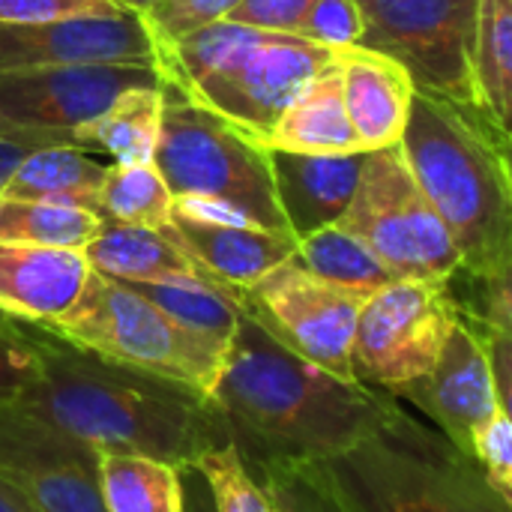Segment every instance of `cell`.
Wrapping results in <instances>:
<instances>
[{
	"instance_id": "1",
	"label": "cell",
	"mask_w": 512,
	"mask_h": 512,
	"mask_svg": "<svg viewBox=\"0 0 512 512\" xmlns=\"http://www.w3.org/2000/svg\"><path fill=\"white\" fill-rule=\"evenodd\" d=\"M210 402L252 471L330 462L405 414L390 393L309 363L246 312Z\"/></svg>"
},
{
	"instance_id": "2",
	"label": "cell",
	"mask_w": 512,
	"mask_h": 512,
	"mask_svg": "<svg viewBox=\"0 0 512 512\" xmlns=\"http://www.w3.org/2000/svg\"><path fill=\"white\" fill-rule=\"evenodd\" d=\"M39 348V372L18 405L45 417L99 456H147L174 468L225 447L228 432L198 390L138 372L30 324Z\"/></svg>"
},
{
	"instance_id": "3",
	"label": "cell",
	"mask_w": 512,
	"mask_h": 512,
	"mask_svg": "<svg viewBox=\"0 0 512 512\" xmlns=\"http://www.w3.org/2000/svg\"><path fill=\"white\" fill-rule=\"evenodd\" d=\"M501 129L417 90L399 141L408 168L447 225L465 279H486L512 252V177Z\"/></svg>"
},
{
	"instance_id": "4",
	"label": "cell",
	"mask_w": 512,
	"mask_h": 512,
	"mask_svg": "<svg viewBox=\"0 0 512 512\" xmlns=\"http://www.w3.org/2000/svg\"><path fill=\"white\" fill-rule=\"evenodd\" d=\"M333 57V48L294 33L216 21L162 48L159 72L165 87L267 144L285 108Z\"/></svg>"
},
{
	"instance_id": "5",
	"label": "cell",
	"mask_w": 512,
	"mask_h": 512,
	"mask_svg": "<svg viewBox=\"0 0 512 512\" xmlns=\"http://www.w3.org/2000/svg\"><path fill=\"white\" fill-rule=\"evenodd\" d=\"M321 468L348 512H512L468 453L408 411Z\"/></svg>"
},
{
	"instance_id": "6",
	"label": "cell",
	"mask_w": 512,
	"mask_h": 512,
	"mask_svg": "<svg viewBox=\"0 0 512 512\" xmlns=\"http://www.w3.org/2000/svg\"><path fill=\"white\" fill-rule=\"evenodd\" d=\"M45 330L102 360L186 384L207 399L228 357L225 348L183 330L132 285L96 270H90L81 297Z\"/></svg>"
},
{
	"instance_id": "7",
	"label": "cell",
	"mask_w": 512,
	"mask_h": 512,
	"mask_svg": "<svg viewBox=\"0 0 512 512\" xmlns=\"http://www.w3.org/2000/svg\"><path fill=\"white\" fill-rule=\"evenodd\" d=\"M153 165L174 198H207L225 204L252 228L291 234L276 198L267 147L171 87H165Z\"/></svg>"
},
{
	"instance_id": "8",
	"label": "cell",
	"mask_w": 512,
	"mask_h": 512,
	"mask_svg": "<svg viewBox=\"0 0 512 512\" xmlns=\"http://www.w3.org/2000/svg\"><path fill=\"white\" fill-rule=\"evenodd\" d=\"M357 6L363 48L402 63L417 90L486 117L477 87L480 0H357Z\"/></svg>"
},
{
	"instance_id": "9",
	"label": "cell",
	"mask_w": 512,
	"mask_h": 512,
	"mask_svg": "<svg viewBox=\"0 0 512 512\" xmlns=\"http://www.w3.org/2000/svg\"><path fill=\"white\" fill-rule=\"evenodd\" d=\"M336 225L357 234L393 279L450 282L462 273L459 249L399 144L366 153L354 201Z\"/></svg>"
},
{
	"instance_id": "10",
	"label": "cell",
	"mask_w": 512,
	"mask_h": 512,
	"mask_svg": "<svg viewBox=\"0 0 512 512\" xmlns=\"http://www.w3.org/2000/svg\"><path fill=\"white\" fill-rule=\"evenodd\" d=\"M459 318L462 306L450 282L396 279L384 285L363 303L357 321L354 378L396 399L402 387L435 369Z\"/></svg>"
},
{
	"instance_id": "11",
	"label": "cell",
	"mask_w": 512,
	"mask_h": 512,
	"mask_svg": "<svg viewBox=\"0 0 512 512\" xmlns=\"http://www.w3.org/2000/svg\"><path fill=\"white\" fill-rule=\"evenodd\" d=\"M369 297L372 294L324 282L291 258L252 288L240 291L237 303L294 354L339 378L357 381L351 369V348Z\"/></svg>"
},
{
	"instance_id": "12",
	"label": "cell",
	"mask_w": 512,
	"mask_h": 512,
	"mask_svg": "<svg viewBox=\"0 0 512 512\" xmlns=\"http://www.w3.org/2000/svg\"><path fill=\"white\" fill-rule=\"evenodd\" d=\"M0 477L42 512H108L99 453L18 402L0 405Z\"/></svg>"
},
{
	"instance_id": "13",
	"label": "cell",
	"mask_w": 512,
	"mask_h": 512,
	"mask_svg": "<svg viewBox=\"0 0 512 512\" xmlns=\"http://www.w3.org/2000/svg\"><path fill=\"white\" fill-rule=\"evenodd\" d=\"M159 66L78 63L0 72V117L33 129H81L132 87H162Z\"/></svg>"
},
{
	"instance_id": "14",
	"label": "cell",
	"mask_w": 512,
	"mask_h": 512,
	"mask_svg": "<svg viewBox=\"0 0 512 512\" xmlns=\"http://www.w3.org/2000/svg\"><path fill=\"white\" fill-rule=\"evenodd\" d=\"M78 63L159 66V48L138 12L0 24V72Z\"/></svg>"
},
{
	"instance_id": "15",
	"label": "cell",
	"mask_w": 512,
	"mask_h": 512,
	"mask_svg": "<svg viewBox=\"0 0 512 512\" xmlns=\"http://www.w3.org/2000/svg\"><path fill=\"white\" fill-rule=\"evenodd\" d=\"M396 399L411 402L441 435L471 456L474 435L501 411V405L489 348L480 327L465 312L453 327L435 369L402 387Z\"/></svg>"
},
{
	"instance_id": "16",
	"label": "cell",
	"mask_w": 512,
	"mask_h": 512,
	"mask_svg": "<svg viewBox=\"0 0 512 512\" xmlns=\"http://www.w3.org/2000/svg\"><path fill=\"white\" fill-rule=\"evenodd\" d=\"M165 231L213 285L231 291L234 297L291 261L300 243L291 234L195 219L177 210H171V222L165 225Z\"/></svg>"
},
{
	"instance_id": "17",
	"label": "cell",
	"mask_w": 512,
	"mask_h": 512,
	"mask_svg": "<svg viewBox=\"0 0 512 512\" xmlns=\"http://www.w3.org/2000/svg\"><path fill=\"white\" fill-rule=\"evenodd\" d=\"M279 207L297 240L336 225L360 186L366 153L318 156L267 147Z\"/></svg>"
},
{
	"instance_id": "18",
	"label": "cell",
	"mask_w": 512,
	"mask_h": 512,
	"mask_svg": "<svg viewBox=\"0 0 512 512\" xmlns=\"http://www.w3.org/2000/svg\"><path fill=\"white\" fill-rule=\"evenodd\" d=\"M87 276L84 252L0 243V315L45 327L81 297Z\"/></svg>"
},
{
	"instance_id": "19",
	"label": "cell",
	"mask_w": 512,
	"mask_h": 512,
	"mask_svg": "<svg viewBox=\"0 0 512 512\" xmlns=\"http://www.w3.org/2000/svg\"><path fill=\"white\" fill-rule=\"evenodd\" d=\"M336 63L342 72L348 117L363 141V150L369 153L399 144L417 93L408 69L363 45L336 48Z\"/></svg>"
},
{
	"instance_id": "20",
	"label": "cell",
	"mask_w": 512,
	"mask_h": 512,
	"mask_svg": "<svg viewBox=\"0 0 512 512\" xmlns=\"http://www.w3.org/2000/svg\"><path fill=\"white\" fill-rule=\"evenodd\" d=\"M264 147L291 150V153H318V156H345L366 153L363 141L348 117L342 72L333 57L285 108L273 126Z\"/></svg>"
},
{
	"instance_id": "21",
	"label": "cell",
	"mask_w": 512,
	"mask_h": 512,
	"mask_svg": "<svg viewBox=\"0 0 512 512\" xmlns=\"http://www.w3.org/2000/svg\"><path fill=\"white\" fill-rule=\"evenodd\" d=\"M84 258L90 270L129 285L180 282V279L210 282L198 270V264L168 237L165 228H144V225H123L114 219H102L96 237L84 249Z\"/></svg>"
},
{
	"instance_id": "22",
	"label": "cell",
	"mask_w": 512,
	"mask_h": 512,
	"mask_svg": "<svg viewBox=\"0 0 512 512\" xmlns=\"http://www.w3.org/2000/svg\"><path fill=\"white\" fill-rule=\"evenodd\" d=\"M105 171L108 165L96 162L87 150H75V147L36 150L12 171V177L0 189V198L66 204L96 213Z\"/></svg>"
},
{
	"instance_id": "23",
	"label": "cell",
	"mask_w": 512,
	"mask_h": 512,
	"mask_svg": "<svg viewBox=\"0 0 512 512\" xmlns=\"http://www.w3.org/2000/svg\"><path fill=\"white\" fill-rule=\"evenodd\" d=\"M162 108L165 84L126 90L99 120L81 126L90 153L102 150L117 165H150L162 132Z\"/></svg>"
},
{
	"instance_id": "24",
	"label": "cell",
	"mask_w": 512,
	"mask_h": 512,
	"mask_svg": "<svg viewBox=\"0 0 512 512\" xmlns=\"http://www.w3.org/2000/svg\"><path fill=\"white\" fill-rule=\"evenodd\" d=\"M108 512H183V471L147 456H99Z\"/></svg>"
},
{
	"instance_id": "25",
	"label": "cell",
	"mask_w": 512,
	"mask_h": 512,
	"mask_svg": "<svg viewBox=\"0 0 512 512\" xmlns=\"http://www.w3.org/2000/svg\"><path fill=\"white\" fill-rule=\"evenodd\" d=\"M132 288L141 291L150 303H156L183 330H189L225 351L231 348V339H234L240 315H243V309L231 291H225L213 282H201V279L138 282Z\"/></svg>"
},
{
	"instance_id": "26",
	"label": "cell",
	"mask_w": 512,
	"mask_h": 512,
	"mask_svg": "<svg viewBox=\"0 0 512 512\" xmlns=\"http://www.w3.org/2000/svg\"><path fill=\"white\" fill-rule=\"evenodd\" d=\"M294 261L318 279L360 294H375L384 285L396 282L393 273L375 258V252L342 225H327L303 237L297 243Z\"/></svg>"
},
{
	"instance_id": "27",
	"label": "cell",
	"mask_w": 512,
	"mask_h": 512,
	"mask_svg": "<svg viewBox=\"0 0 512 512\" xmlns=\"http://www.w3.org/2000/svg\"><path fill=\"white\" fill-rule=\"evenodd\" d=\"M102 219L84 207L0 198V243L84 252Z\"/></svg>"
},
{
	"instance_id": "28",
	"label": "cell",
	"mask_w": 512,
	"mask_h": 512,
	"mask_svg": "<svg viewBox=\"0 0 512 512\" xmlns=\"http://www.w3.org/2000/svg\"><path fill=\"white\" fill-rule=\"evenodd\" d=\"M477 87L486 117L512 132V9L504 0H480Z\"/></svg>"
},
{
	"instance_id": "29",
	"label": "cell",
	"mask_w": 512,
	"mask_h": 512,
	"mask_svg": "<svg viewBox=\"0 0 512 512\" xmlns=\"http://www.w3.org/2000/svg\"><path fill=\"white\" fill-rule=\"evenodd\" d=\"M174 195L162 180L159 168L150 165H108L99 189V219L123 225L165 228L171 222Z\"/></svg>"
},
{
	"instance_id": "30",
	"label": "cell",
	"mask_w": 512,
	"mask_h": 512,
	"mask_svg": "<svg viewBox=\"0 0 512 512\" xmlns=\"http://www.w3.org/2000/svg\"><path fill=\"white\" fill-rule=\"evenodd\" d=\"M195 468L213 495L216 512H279L267 486L246 465L234 444L207 450Z\"/></svg>"
},
{
	"instance_id": "31",
	"label": "cell",
	"mask_w": 512,
	"mask_h": 512,
	"mask_svg": "<svg viewBox=\"0 0 512 512\" xmlns=\"http://www.w3.org/2000/svg\"><path fill=\"white\" fill-rule=\"evenodd\" d=\"M279 512H348L321 465L255 468Z\"/></svg>"
},
{
	"instance_id": "32",
	"label": "cell",
	"mask_w": 512,
	"mask_h": 512,
	"mask_svg": "<svg viewBox=\"0 0 512 512\" xmlns=\"http://www.w3.org/2000/svg\"><path fill=\"white\" fill-rule=\"evenodd\" d=\"M240 0H156L141 15L156 48H168L198 27L222 21Z\"/></svg>"
},
{
	"instance_id": "33",
	"label": "cell",
	"mask_w": 512,
	"mask_h": 512,
	"mask_svg": "<svg viewBox=\"0 0 512 512\" xmlns=\"http://www.w3.org/2000/svg\"><path fill=\"white\" fill-rule=\"evenodd\" d=\"M39 372V348L30 324L0 315V405L18 402Z\"/></svg>"
},
{
	"instance_id": "34",
	"label": "cell",
	"mask_w": 512,
	"mask_h": 512,
	"mask_svg": "<svg viewBox=\"0 0 512 512\" xmlns=\"http://www.w3.org/2000/svg\"><path fill=\"white\" fill-rule=\"evenodd\" d=\"M48 147H75L90 153V144L81 129H33L0 117V189L30 153Z\"/></svg>"
},
{
	"instance_id": "35",
	"label": "cell",
	"mask_w": 512,
	"mask_h": 512,
	"mask_svg": "<svg viewBox=\"0 0 512 512\" xmlns=\"http://www.w3.org/2000/svg\"><path fill=\"white\" fill-rule=\"evenodd\" d=\"M465 282H468V294H459L453 288L462 312L471 315L480 324H489V327H498L504 333H512V252L498 273H492L486 279H465Z\"/></svg>"
},
{
	"instance_id": "36",
	"label": "cell",
	"mask_w": 512,
	"mask_h": 512,
	"mask_svg": "<svg viewBox=\"0 0 512 512\" xmlns=\"http://www.w3.org/2000/svg\"><path fill=\"white\" fill-rule=\"evenodd\" d=\"M297 36L324 48H351L363 39V12L357 0H315Z\"/></svg>"
},
{
	"instance_id": "37",
	"label": "cell",
	"mask_w": 512,
	"mask_h": 512,
	"mask_svg": "<svg viewBox=\"0 0 512 512\" xmlns=\"http://www.w3.org/2000/svg\"><path fill=\"white\" fill-rule=\"evenodd\" d=\"M471 459L512 507V426L501 411L474 435Z\"/></svg>"
},
{
	"instance_id": "38",
	"label": "cell",
	"mask_w": 512,
	"mask_h": 512,
	"mask_svg": "<svg viewBox=\"0 0 512 512\" xmlns=\"http://www.w3.org/2000/svg\"><path fill=\"white\" fill-rule=\"evenodd\" d=\"M114 0H0V24H42L75 15H120Z\"/></svg>"
},
{
	"instance_id": "39",
	"label": "cell",
	"mask_w": 512,
	"mask_h": 512,
	"mask_svg": "<svg viewBox=\"0 0 512 512\" xmlns=\"http://www.w3.org/2000/svg\"><path fill=\"white\" fill-rule=\"evenodd\" d=\"M315 0H240L222 21L270 30V33H294L306 21Z\"/></svg>"
},
{
	"instance_id": "40",
	"label": "cell",
	"mask_w": 512,
	"mask_h": 512,
	"mask_svg": "<svg viewBox=\"0 0 512 512\" xmlns=\"http://www.w3.org/2000/svg\"><path fill=\"white\" fill-rule=\"evenodd\" d=\"M471 318V315H468ZM474 321V318H471ZM483 333V342L489 348V357H492V372H495V384H498V405H501V414L510 420L512 426V333H504L498 327H489V324H480L474 321Z\"/></svg>"
},
{
	"instance_id": "41",
	"label": "cell",
	"mask_w": 512,
	"mask_h": 512,
	"mask_svg": "<svg viewBox=\"0 0 512 512\" xmlns=\"http://www.w3.org/2000/svg\"><path fill=\"white\" fill-rule=\"evenodd\" d=\"M183 489H186V507L183 512H216L213 495L198 474V468H183Z\"/></svg>"
},
{
	"instance_id": "42",
	"label": "cell",
	"mask_w": 512,
	"mask_h": 512,
	"mask_svg": "<svg viewBox=\"0 0 512 512\" xmlns=\"http://www.w3.org/2000/svg\"><path fill=\"white\" fill-rule=\"evenodd\" d=\"M0 512H42L24 492H18L9 480L0 477Z\"/></svg>"
},
{
	"instance_id": "43",
	"label": "cell",
	"mask_w": 512,
	"mask_h": 512,
	"mask_svg": "<svg viewBox=\"0 0 512 512\" xmlns=\"http://www.w3.org/2000/svg\"><path fill=\"white\" fill-rule=\"evenodd\" d=\"M498 147H501V156H504L507 171H510L512 177V132H501V135H498Z\"/></svg>"
},
{
	"instance_id": "44",
	"label": "cell",
	"mask_w": 512,
	"mask_h": 512,
	"mask_svg": "<svg viewBox=\"0 0 512 512\" xmlns=\"http://www.w3.org/2000/svg\"><path fill=\"white\" fill-rule=\"evenodd\" d=\"M120 9H126V12H144L150 3H156V0H114Z\"/></svg>"
},
{
	"instance_id": "45",
	"label": "cell",
	"mask_w": 512,
	"mask_h": 512,
	"mask_svg": "<svg viewBox=\"0 0 512 512\" xmlns=\"http://www.w3.org/2000/svg\"><path fill=\"white\" fill-rule=\"evenodd\" d=\"M504 3H507V6H510V9H512V0H504Z\"/></svg>"
},
{
	"instance_id": "46",
	"label": "cell",
	"mask_w": 512,
	"mask_h": 512,
	"mask_svg": "<svg viewBox=\"0 0 512 512\" xmlns=\"http://www.w3.org/2000/svg\"><path fill=\"white\" fill-rule=\"evenodd\" d=\"M345 510H348V507H345Z\"/></svg>"
}]
</instances>
